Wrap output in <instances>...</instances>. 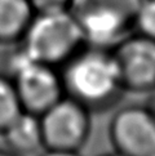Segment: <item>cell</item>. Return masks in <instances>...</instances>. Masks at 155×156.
I'll list each match as a JSON object with an SVG mask.
<instances>
[{
    "instance_id": "12",
    "label": "cell",
    "mask_w": 155,
    "mask_h": 156,
    "mask_svg": "<svg viewBox=\"0 0 155 156\" xmlns=\"http://www.w3.org/2000/svg\"><path fill=\"white\" fill-rule=\"evenodd\" d=\"M35 13L40 12H58L70 10L71 0H30Z\"/></svg>"
},
{
    "instance_id": "5",
    "label": "cell",
    "mask_w": 155,
    "mask_h": 156,
    "mask_svg": "<svg viewBox=\"0 0 155 156\" xmlns=\"http://www.w3.org/2000/svg\"><path fill=\"white\" fill-rule=\"evenodd\" d=\"M92 115L75 99L63 96L39 115L44 148L80 152L89 141Z\"/></svg>"
},
{
    "instance_id": "11",
    "label": "cell",
    "mask_w": 155,
    "mask_h": 156,
    "mask_svg": "<svg viewBox=\"0 0 155 156\" xmlns=\"http://www.w3.org/2000/svg\"><path fill=\"white\" fill-rule=\"evenodd\" d=\"M135 31L155 40V0H142L135 18Z\"/></svg>"
},
{
    "instance_id": "2",
    "label": "cell",
    "mask_w": 155,
    "mask_h": 156,
    "mask_svg": "<svg viewBox=\"0 0 155 156\" xmlns=\"http://www.w3.org/2000/svg\"><path fill=\"white\" fill-rule=\"evenodd\" d=\"M20 44L35 61L57 69L87 45L70 10L35 13Z\"/></svg>"
},
{
    "instance_id": "16",
    "label": "cell",
    "mask_w": 155,
    "mask_h": 156,
    "mask_svg": "<svg viewBox=\"0 0 155 156\" xmlns=\"http://www.w3.org/2000/svg\"><path fill=\"white\" fill-rule=\"evenodd\" d=\"M99 156H119V155L115 154V152H110V154H103V155H99Z\"/></svg>"
},
{
    "instance_id": "1",
    "label": "cell",
    "mask_w": 155,
    "mask_h": 156,
    "mask_svg": "<svg viewBox=\"0 0 155 156\" xmlns=\"http://www.w3.org/2000/svg\"><path fill=\"white\" fill-rule=\"evenodd\" d=\"M65 96L92 114L111 110L125 94L111 49L85 45L59 69Z\"/></svg>"
},
{
    "instance_id": "3",
    "label": "cell",
    "mask_w": 155,
    "mask_h": 156,
    "mask_svg": "<svg viewBox=\"0 0 155 156\" xmlns=\"http://www.w3.org/2000/svg\"><path fill=\"white\" fill-rule=\"evenodd\" d=\"M4 63L3 72L12 79L23 111L41 115L65 96L59 69L35 61L20 43Z\"/></svg>"
},
{
    "instance_id": "4",
    "label": "cell",
    "mask_w": 155,
    "mask_h": 156,
    "mask_svg": "<svg viewBox=\"0 0 155 156\" xmlns=\"http://www.w3.org/2000/svg\"><path fill=\"white\" fill-rule=\"evenodd\" d=\"M142 0H71L70 12L79 23L87 45L113 49L135 31Z\"/></svg>"
},
{
    "instance_id": "8",
    "label": "cell",
    "mask_w": 155,
    "mask_h": 156,
    "mask_svg": "<svg viewBox=\"0 0 155 156\" xmlns=\"http://www.w3.org/2000/svg\"><path fill=\"white\" fill-rule=\"evenodd\" d=\"M5 148L18 156H36L44 150L39 115L22 111L0 134Z\"/></svg>"
},
{
    "instance_id": "13",
    "label": "cell",
    "mask_w": 155,
    "mask_h": 156,
    "mask_svg": "<svg viewBox=\"0 0 155 156\" xmlns=\"http://www.w3.org/2000/svg\"><path fill=\"white\" fill-rule=\"evenodd\" d=\"M36 156H81L78 151H65V150H51L44 148L43 151Z\"/></svg>"
},
{
    "instance_id": "7",
    "label": "cell",
    "mask_w": 155,
    "mask_h": 156,
    "mask_svg": "<svg viewBox=\"0 0 155 156\" xmlns=\"http://www.w3.org/2000/svg\"><path fill=\"white\" fill-rule=\"evenodd\" d=\"M111 51L125 93L155 92V40L133 31Z\"/></svg>"
},
{
    "instance_id": "9",
    "label": "cell",
    "mask_w": 155,
    "mask_h": 156,
    "mask_svg": "<svg viewBox=\"0 0 155 156\" xmlns=\"http://www.w3.org/2000/svg\"><path fill=\"white\" fill-rule=\"evenodd\" d=\"M34 16L30 0H0V44H18Z\"/></svg>"
},
{
    "instance_id": "10",
    "label": "cell",
    "mask_w": 155,
    "mask_h": 156,
    "mask_svg": "<svg viewBox=\"0 0 155 156\" xmlns=\"http://www.w3.org/2000/svg\"><path fill=\"white\" fill-rule=\"evenodd\" d=\"M22 106L12 79L0 72V134L22 112Z\"/></svg>"
},
{
    "instance_id": "14",
    "label": "cell",
    "mask_w": 155,
    "mask_h": 156,
    "mask_svg": "<svg viewBox=\"0 0 155 156\" xmlns=\"http://www.w3.org/2000/svg\"><path fill=\"white\" fill-rule=\"evenodd\" d=\"M147 106H149V108L151 110V112H153V114L155 115V92H153V93H151L150 101H149Z\"/></svg>"
},
{
    "instance_id": "17",
    "label": "cell",
    "mask_w": 155,
    "mask_h": 156,
    "mask_svg": "<svg viewBox=\"0 0 155 156\" xmlns=\"http://www.w3.org/2000/svg\"><path fill=\"white\" fill-rule=\"evenodd\" d=\"M151 156H155V154H153V155H151Z\"/></svg>"
},
{
    "instance_id": "15",
    "label": "cell",
    "mask_w": 155,
    "mask_h": 156,
    "mask_svg": "<svg viewBox=\"0 0 155 156\" xmlns=\"http://www.w3.org/2000/svg\"><path fill=\"white\" fill-rule=\"evenodd\" d=\"M0 156H18V155L10 152L9 150H7V148L4 147V148H0Z\"/></svg>"
},
{
    "instance_id": "6",
    "label": "cell",
    "mask_w": 155,
    "mask_h": 156,
    "mask_svg": "<svg viewBox=\"0 0 155 156\" xmlns=\"http://www.w3.org/2000/svg\"><path fill=\"white\" fill-rule=\"evenodd\" d=\"M109 141L119 156L155 154V115L147 105L128 103L115 110L109 121Z\"/></svg>"
}]
</instances>
